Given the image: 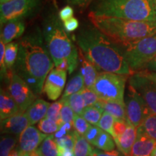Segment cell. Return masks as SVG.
<instances>
[{
	"label": "cell",
	"mask_w": 156,
	"mask_h": 156,
	"mask_svg": "<svg viewBox=\"0 0 156 156\" xmlns=\"http://www.w3.org/2000/svg\"><path fill=\"white\" fill-rule=\"evenodd\" d=\"M18 44V54L12 70L26 82L35 94L41 95L46 77L54 67L42 30L39 27L34 28Z\"/></svg>",
	"instance_id": "1"
},
{
	"label": "cell",
	"mask_w": 156,
	"mask_h": 156,
	"mask_svg": "<svg viewBox=\"0 0 156 156\" xmlns=\"http://www.w3.org/2000/svg\"><path fill=\"white\" fill-rule=\"evenodd\" d=\"M76 42L80 51L99 71L124 75L134 73L124 57L122 48L93 24L79 30Z\"/></svg>",
	"instance_id": "2"
},
{
	"label": "cell",
	"mask_w": 156,
	"mask_h": 156,
	"mask_svg": "<svg viewBox=\"0 0 156 156\" xmlns=\"http://www.w3.org/2000/svg\"><path fill=\"white\" fill-rule=\"evenodd\" d=\"M42 34L55 67L64 60H67L68 72L69 74L73 73L79 62V52L64 29L56 9L44 17Z\"/></svg>",
	"instance_id": "3"
},
{
	"label": "cell",
	"mask_w": 156,
	"mask_h": 156,
	"mask_svg": "<svg viewBox=\"0 0 156 156\" xmlns=\"http://www.w3.org/2000/svg\"><path fill=\"white\" fill-rule=\"evenodd\" d=\"M89 19L95 28L122 48L156 34V22L97 16L90 12Z\"/></svg>",
	"instance_id": "4"
},
{
	"label": "cell",
	"mask_w": 156,
	"mask_h": 156,
	"mask_svg": "<svg viewBox=\"0 0 156 156\" xmlns=\"http://www.w3.org/2000/svg\"><path fill=\"white\" fill-rule=\"evenodd\" d=\"M90 12L97 16L155 22V0H97Z\"/></svg>",
	"instance_id": "5"
},
{
	"label": "cell",
	"mask_w": 156,
	"mask_h": 156,
	"mask_svg": "<svg viewBox=\"0 0 156 156\" xmlns=\"http://www.w3.org/2000/svg\"><path fill=\"white\" fill-rule=\"evenodd\" d=\"M124 57L134 73L145 69L156 56V34L122 48Z\"/></svg>",
	"instance_id": "6"
},
{
	"label": "cell",
	"mask_w": 156,
	"mask_h": 156,
	"mask_svg": "<svg viewBox=\"0 0 156 156\" xmlns=\"http://www.w3.org/2000/svg\"><path fill=\"white\" fill-rule=\"evenodd\" d=\"M128 75L101 72L92 87L101 100L124 103V92Z\"/></svg>",
	"instance_id": "7"
},
{
	"label": "cell",
	"mask_w": 156,
	"mask_h": 156,
	"mask_svg": "<svg viewBox=\"0 0 156 156\" xmlns=\"http://www.w3.org/2000/svg\"><path fill=\"white\" fill-rule=\"evenodd\" d=\"M41 0H12L0 6V24L2 27L5 23L12 20L30 17L40 7Z\"/></svg>",
	"instance_id": "8"
},
{
	"label": "cell",
	"mask_w": 156,
	"mask_h": 156,
	"mask_svg": "<svg viewBox=\"0 0 156 156\" xmlns=\"http://www.w3.org/2000/svg\"><path fill=\"white\" fill-rule=\"evenodd\" d=\"M124 103L127 120L136 128L139 127L152 113L145 100L129 85L127 93L124 97Z\"/></svg>",
	"instance_id": "9"
},
{
	"label": "cell",
	"mask_w": 156,
	"mask_h": 156,
	"mask_svg": "<svg viewBox=\"0 0 156 156\" xmlns=\"http://www.w3.org/2000/svg\"><path fill=\"white\" fill-rule=\"evenodd\" d=\"M8 91L18 105L20 113H25L36 100V95L23 78L13 70L9 73Z\"/></svg>",
	"instance_id": "10"
},
{
	"label": "cell",
	"mask_w": 156,
	"mask_h": 156,
	"mask_svg": "<svg viewBox=\"0 0 156 156\" xmlns=\"http://www.w3.org/2000/svg\"><path fill=\"white\" fill-rule=\"evenodd\" d=\"M129 85L132 86L145 100L152 113L156 114V85L144 75L142 71L131 75Z\"/></svg>",
	"instance_id": "11"
},
{
	"label": "cell",
	"mask_w": 156,
	"mask_h": 156,
	"mask_svg": "<svg viewBox=\"0 0 156 156\" xmlns=\"http://www.w3.org/2000/svg\"><path fill=\"white\" fill-rule=\"evenodd\" d=\"M67 71L54 68L48 74L45 81L44 92L49 100L56 101L61 96L65 87Z\"/></svg>",
	"instance_id": "12"
},
{
	"label": "cell",
	"mask_w": 156,
	"mask_h": 156,
	"mask_svg": "<svg viewBox=\"0 0 156 156\" xmlns=\"http://www.w3.org/2000/svg\"><path fill=\"white\" fill-rule=\"evenodd\" d=\"M47 136L48 134L43 133L36 127L30 125L19 136L18 147L22 152L30 153L38 149Z\"/></svg>",
	"instance_id": "13"
},
{
	"label": "cell",
	"mask_w": 156,
	"mask_h": 156,
	"mask_svg": "<svg viewBox=\"0 0 156 156\" xmlns=\"http://www.w3.org/2000/svg\"><path fill=\"white\" fill-rule=\"evenodd\" d=\"M30 126V123L25 113H18L14 116L1 120V133L18 136Z\"/></svg>",
	"instance_id": "14"
},
{
	"label": "cell",
	"mask_w": 156,
	"mask_h": 156,
	"mask_svg": "<svg viewBox=\"0 0 156 156\" xmlns=\"http://www.w3.org/2000/svg\"><path fill=\"white\" fill-rule=\"evenodd\" d=\"M156 146V140L152 139L140 125L137 127L136 137L130 156H151Z\"/></svg>",
	"instance_id": "15"
},
{
	"label": "cell",
	"mask_w": 156,
	"mask_h": 156,
	"mask_svg": "<svg viewBox=\"0 0 156 156\" xmlns=\"http://www.w3.org/2000/svg\"><path fill=\"white\" fill-rule=\"evenodd\" d=\"M1 28V41L5 44H7L23 36L25 30V23L24 20H12Z\"/></svg>",
	"instance_id": "16"
},
{
	"label": "cell",
	"mask_w": 156,
	"mask_h": 156,
	"mask_svg": "<svg viewBox=\"0 0 156 156\" xmlns=\"http://www.w3.org/2000/svg\"><path fill=\"white\" fill-rule=\"evenodd\" d=\"M136 131L137 128L127 120V127L125 132L115 140L119 150L126 156L131 155L132 147L136 137Z\"/></svg>",
	"instance_id": "17"
},
{
	"label": "cell",
	"mask_w": 156,
	"mask_h": 156,
	"mask_svg": "<svg viewBox=\"0 0 156 156\" xmlns=\"http://www.w3.org/2000/svg\"><path fill=\"white\" fill-rule=\"evenodd\" d=\"M20 113V108L8 90H0V119H5Z\"/></svg>",
	"instance_id": "18"
},
{
	"label": "cell",
	"mask_w": 156,
	"mask_h": 156,
	"mask_svg": "<svg viewBox=\"0 0 156 156\" xmlns=\"http://www.w3.org/2000/svg\"><path fill=\"white\" fill-rule=\"evenodd\" d=\"M50 105L51 103L47 101L39 98L36 99L28 107L25 114L28 118L30 125H34L46 117Z\"/></svg>",
	"instance_id": "19"
},
{
	"label": "cell",
	"mask_w": 156,
	"mask_h": 156,
	"mask_svg": "<svg viewBox=\"0 0 156 156\" xmlns=\"http://www.w3.org/2000/svg\"><path fill=\"white\" fill-rule=\"evenodd\" d=\"M79 61L81 63L80 73L83 77L85 86L87 88H92L99 74L97 68L84 56L81 51L79 52Z\"/></svg>",
	"instance_id": "20"
},
{
	"label": "cell",
	"mask_w": 156,
	"mask_h": 156,
	"mask_svg": "<svg viewBox=\"0 0 156 156\" xmlns=\"http://www.w3.org/2000/svg\"><path fill=\"white\" fill-rule=\"evenodd\" d=\"M98 105L104 112L108 113L114 117L116 119L126 120V112L125 103H122L117 101H106L100 100Z\"/></svg>",
	"instance_id": "21"
},
{
	"label": "cell",
	"mask_w": 156,
	"mask_h": 156,
	"mask_svg": "<svg viewBox=\"0 0 156 156\" xmlns=\"http://www.w3.org/2000/svg\"><path fill=\"white\" fill-rule=\"evenodd\" d=\"M75 137V145H74V155L75 156H90L93 151L91 144L85 139L82 134H80L75 131L73 132Z\"/></svg>",
	"instance_id": "22"
},
{
	"label": "cell",
	"mask_w": 156,
	"mask_h": 156,
	"mask_svg": "<svg viewBox=\"0 0 156 156\" xmlns=\"http://www.w3.org/2000/svg\"><path fill=\"white\" fill-rule=\"evenodd\" d=\"M85 87V82H84L83 77L79 72L75 76H73L67 83L62 98H66L69 95L80 92Z\"/></svg>",
	"instance_id": "23"
},
{
	"label": "cell",
	"mask_w": 156,
	"mask_h": 156,
	"mask_svg": "<svg viewBox=\"0 0 156 156\" xmlns=\"http://www.w3.org/2000/svg\"><path fill=\"white\" fill-rule=\"evenodd\" d=\"M92 145L96 147L98 149L103 151H114L116 147V142L113 136L108 132L103 131V129L101 130L100 134H98Z\"/></svg>",
	"instance_id": "24"
},
{
	"label": "cell",
	"mask_w": 156,
	"mask_h": 156,
	"mask_svg": "<svg viewBox=\"0 0 156 156\" xmlns=\"http://www.w3.org/2000/svg\"><path fill=\"white\" fill-rule=\"evenodd\" d=\"M19 44L18 42H11L6 44L5 46V61L6 67L8 70L9 73L13 69L15 62L17 60V54H18Z\"/></svg>",
	"instance_id": "25"
},
{
	"label": "cell",
	"mask_w": 156,
	"mask_h": 156,
	"mask_svg": "<svg viewBox=\"0 0 156 156\" xmlns=\"http://www.w3.org/2000/svg\"><path fill=\"white\" fill-rule=\"evenodd\" d=\"M44 156H58V148L54 134L48 135L38 148Z\"/></svg>",
	"instance_id": "26"
},
{
	"label": "cell",
	"mask_w": 156,
	"mask_h": 156,
	"mask_svg": "<svg viewBox=\"0 0 156 156\" xmlns=\"http://www.w3.org/2000/svg\"><path fill=\"white\" fill-rule=\"evenodd\" d=\"M103 112L104 111L100 106L95 105V106L85 107L80 116H83L90 124L97 126Z\"/></svg>",
	"instance_id": "27"
},
{
	"label": "cell",
	"mask_w": 156,
	"mask_h": 156,
	"mask_svg": "<svg viewBox=\"0 0 156 156\" xmlns=\"http://www.w3.org/2000/svg\"><path fill=\"white\" fill-rule=\"evenodd\" d=\"M17 136L4 134L0 142V156H9L12 150L17 145Z\"/></svg>",
	"instance_id": "28"
},
{
	"label": "cell",
	"mask_w": 156,
	"mask_h": 156,
	"mask_svg": "<svg viewBox=\"0 0 156 156\" xmlns=\"http://www.w3.org/2000/svg\"><path fill=\"white\" fill-rule=\"evenodd\" d=\"M62 99H64V100L67 101L75 114L81 115L82 113L83 112L84 109L86 107L80 92L69 95V97L66 98Z\"/></svg>",
	"instance_id": "29"
},
{
	"label": "cell",
	"mask_w": 156,
	"mask_h": 156,
	"mask_svg": "<svg viewBox=\"0 0 156 156\" xmlns=\"http://www.w3.org/2000/svg\"><path fill=\"white\" fill-rule=\"evenodd\" d=\"M116 119L114 116L109 114L108 113L104 112L103 113L102 116H101L100 121H99L98 126H99L103 131L108 132L113 136L114 140H116V136L114 133V124Z\"/></svg>",
	"instance_id": "30"
},
{
	"label": "cell",
	"mask_w": 156,
	"mask_h": 156,
	"mask_svg": "<svg viewBox=\"0 0 156 156\" xmlns=\"http://www.w3.org/2000/svg\"><path fill=\"white\" fill-rule=\"evenodd\" d=\"M38 129L43 133L49 135V134H52L58 132L62 128V126L55 121L45 117L38 122Z\"/></svg>",
	"instance_id": "31"
},
{
	"label": "cell",
	"mask_w": 156,
	"mask_h": 156,
	"mask_svg": "<svg viewBox=\"0 0 156 156\" xmlns=\"http://www.w3.org/2000/svg\"><path fill=\"white\" fill-rule=\"evenodd\" d=\"M141 126L148 136L156 140V114L151 113L142 123Z\"/></svg>",
	"instance_id": "32"
},
{
	"label": "cell",
	"mask_w": 156,
	"mask_h": 156,
	"mask_svg": "<svg viewBox=\"0 0 156 156\" xmlns=\"http://www.w3.org/2000/svg\"><path fill=\"white\" fill-rule=\"evenodd\" d=\"M63 106V101L60 99L59 101H56L53 103H51L49 108L48 109L46 117L55 121L62 126L61 124V110Z\"/></svg>",
	"instance_id": "33"
},
{
	"label": "cell",
	"mask_w": 156,
	"mask_h": 156,
	"mask_svg": "<svg viewBox=\"0 0 156 156\" xmlns=\"http://www.w3.org/2000/svg\"><path fill=\"white\" fill-rule=\"evenodd\" d=\"M62 100L63 101V106H62L61 110L62 126L66 124H71L73 125V120L75 116V112L70 107L69 104L67 101L64 100V99H62Z\"/></svg>",
	"instance_id": "34"
},
{
	"label": "cell",
	"mask_w": 156,
	"mask_h": 156,
	"mask_svg": "<svg viewBox=\"0 0 156 156\" xmlns=\"http://www.w3.org/2000/svg\"><path fill=\"white\" fill-rule=\"evenodd\" d=\"M80 93L83 98L86 107L95 106L101 100L98 95L95 93V91L92 88H87L85 87L80 91Z\"/></svg>",
	"instance_id": "35"
},
{
	"label": "cell",
	"mask_w": 156,
	"mask_h": 156,
	"mask_svg": "<svg viewBox=\"0 0 156 156\" xmlns=\"http://www.w3.org/2000/svg\"><path fill=\"white\" fill-rule=\"evenodd\" d=\"M91 124L87 122L80 115L75 114L73 120V127L77 132L82 135H85Z\"/></svg>",
	"instance_id": "36"
},
{
	"label": "cell",
	"mask_w": 156,
	"mask_h": 156,
	"mask_svg": "<svg viewBox=\"0 0 156 156\" xmlns=\"http://www.w3.org/2000/svg\"><path fill=\"white\" fill-rule=\"evenodd\" d=\"M5 46L6 44L0 40V74H1V80L7 77L9 78V72L6 67L5 56Z\"/></svg>",
	"instance_id": "37"
},
{
	"label": "cell",
	"mask_w": 156,
	"mask_h": 156,
	"mask_svg": "<svg viewBox=\"0 0 156 156\" xmlns=\"http://www.w3.org/2000/svg\"><path fill=\"white\" fill-rule=\"evenodd\" d=\"M101 130L102 129H101L99 126H98L96 125H92V124H91L90 128L88 129V130H87L86 133L85 134L84 136H85V139L92 145L93 142L95 141V140L96 139L97 136H98V134H100Z\"/></svg>",
	"instance_id": "38"
},
{
	"label": "cell",
	"mask_w": 156,
	"mask_h": 156,
	"mask_svg": "<svg viewBox=\"0 0 156 156\" xmlns=\"http://www.w3.org/2000/svg\"><path fill=\"white\" fill-rule=\"evenodd\" d=\"M126 127H127V119H115L114 124V133L116 136V140L119 136H120L125 132Z\"/></svg>",
	"instance_id": "39"
},
{
	"label": "cell",
	"mask_w": 156,
	"mask_h": 156,
	"mask_svg": "<svg viewBox=\"0 0 156 156\" xmlns=\"http://www.w3.org/2000/svg\"><path fill=\"white\" fill-rule=\"evenodd\" d=\"M58 17L63 23L73 17L74 10L73 7L69 5L65 6V7L61 9V10L58 11Z\"/></svg>",
	"instance_id": "40"
},
{
	"label": "cell",
	"mask_w": 156,
	"mask_h": 156,
	"mask_svg": "<svg viewBox=\"0 0 156 156\" xmlns=\"http://www.w3.org/2000/svg\"><path fill=\"white\" fill-rule=\"evenodd\" d=\"M90 156H126L120 151H103L99 149H95L93 147V151L91 152Z\"/></svg>",
	"instance_id": "41"
},
{
	"label": "cell",
	"mask_w": 156,
	"mask_h": 156,
	"mask_svg": "<svg viewBox=\"0 0 156 156\" xmlns=\"http://www.w3.org/2000/svg\"><path fill=\"white\" fill-rule=\"evenodd\" d=\"M64 28L67 33H72L79 28V21L75 17H72L63 23Z\"/></svg>",
	"instance_id": "42"
},
{
	"label": "cell",
	"mask_w": 156,
	"mask_h": 156,
	"mask_svg": "<svg viewBox=\"0 0 156 156\" xmlns=\"http://www.w3.org/2000/svg\"><path fill=\"white\" fill-rule=\"evenodd\" d=\"M58 156H75L74 151L67 149L62 147H58Z\"/></svg>",
	"instance_id": "43"
},
{
	"label": "cell",
	"mask_w": 156,
	"mask_h": 156,
	"mask_svg": "<svg viewBox=\"0 0 156 156\" xmlns=\"http://www.w3.org/2000/svg\"><path fill=\"white\" fill-rule=\"evenodd\" d=\"M145 69L156 73V56L147 64V65L146 66Z\"/></svg>",
	"instance_id": "44"
},
{
	"label": "cell",
	"mask_w": 156,
	"mask_h": 156,
	"mask_svg": "<svg viewBox=\"0 0 156 156\" xmlns=\"http://www.w3.org/2000/svg\"><path fill=\"white\" fill-rule=\"evenodd\" d=\"M70 5L75 6H83L87 5L90 0H67Z\"/></svg>",
	"instance_id": "45"
},
{
	"label": "cell",
	"mask_w": 156,
	"mask_h": 156,
	"mask_svg": "<svg viewBox=\"0 0 156 156\" xmlns=\"http://www.w3.org/2000/svg\"><path fill=\"white\" fill-rule=\"evenodd\" d=\"M142 72L143 73L144 75H145L146 77H147L149 79H151L152 81L156 85V73H153V72H150L147 69L142 70Z\"/></svg>",
	"instance_id": "46"
},
{
	"label": "cell",
	"mask_w": 156,
	"mask_h": 156,
	"mask_svg": "<svg viewBox=\"0 0 156 156\" xmlns=\"http://www.w3.org/2000/svg\"><path fill=\"white\" fill-rule=\"evenodd\" d=\"M20 150L19 147H15L11 151L9 156H20Z\"/></svg>",
	"instance_id": "47"
},
{
	"label": "cell",
	"mask_w": 156,
	"mask_h": 156,
	"mask_svg": "<svg viewBox=\"0 0 156 156\" xmlns=\"http://www.w3.org/2000/svg\"><path fill=\"white\" fill-rule=\"evenodd\" d=\"M30 156H44V155H43L41 153V152L39 151V150L37 149L36 151H35L34 152H32V153H30Z\"/></svg>",
	"instance_id": "48"
},
{
	"label": "cell",
	"mask_w": 156,
	"mask_h": 156,
	"mask_svg": "<svg viewBox=\"0 0 156 156\" xmlns=\"http://www.w3.org/2000/svg\"><path fill=\"white\" fill-rule=\"evenodd\" d=\"M20 156H30V153H24V152H22L20 151Z\"/></svg>",
	"instance_id": "49"
},
{
	"label": "cell",
	"mask_w": 156,
	"mask_h": 156,
	"mask_svg": "<svg viewBox=\"0 0 156 156\" xmlns=\"http://www.w3.org/2000/svg\"><path fill=\"white\" fill-rule=\"evenodd\" d=\"M9 1H12V0H0V4H4V3H6V2H8Z\"/></svg>",
	"instance_id": "50"
},
{
	"label": "cell",
	"mask_w": 156,
	"mask_h": 156,
	"mask_svg": "<svg viewBox=\"0 0 156 156\" xmlns=\"http://www.w3.org/2000/svg\"><path fill=\"white\" fill-rule=\"evenodd\" d=\"M151 156H156V146H155V147L154 148L153 153H152Z\"/></svg>",
	"instance_id": "51"
},
{
	"label": "cell",
	"mask_w": 156,
	"mask_h": 156,
	"mask_svg": "<svg viewBox=\"0 0 156 156\" xmlns=\"http://www.w3.org/2000/svg\"><path fill=\"white\" fill-rule=\"evenodd\" d=\"M155 22H156V0H155Z\"/></svg>",
	"instance_id": "52"
}]
</instances>
